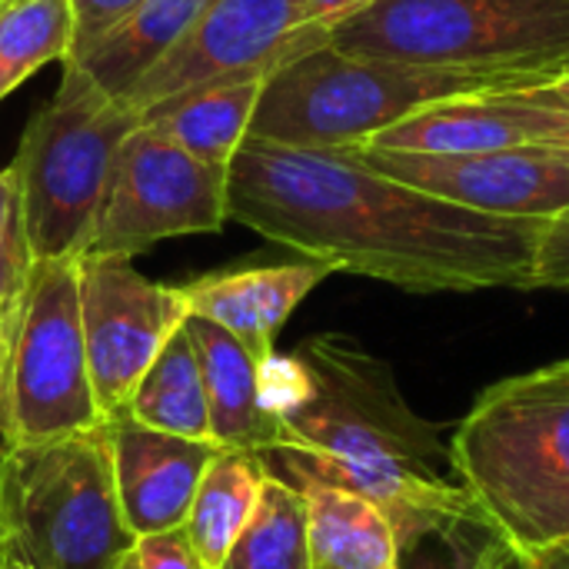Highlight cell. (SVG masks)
I'll list each match as a JSON object with an SVG mask.
<instances>
[{"label":"cell","mask_w":569,"mask_h":569,"mask_svg":"<svg viewBox=\"0 0 569 569\" xmlns=\"http://www.w3.org/2000/svg\"><path fill=\"white\" fill-rule=\"evenodd\" d=\"M497 569H533V560H530V553H520L517 547L500 560V567Z\"/></svg>","instance_id":"d6a6232c"},{"label":"cell","mask_w":569,"mask_h":569,"mask_svg":"<svg viewBox=\"0 0 569 569\" xmlns=\"http://www.w3.org/2000/svg\"><path fill=\"white\" fill-rule=\"evenodd\" d=\"M530 560H533V557H530ZM533 569H537V563H533Z\"/></svg>","instance_id":"f35d334b"},{"label":"cell","mask_w":569,"mask_h":569,"mask_svg":"<svg viewBox=\"0 0 569 569\" xmlns=\"http://www.w3.org/2000/svg\"><path fill=\"white\" fill-rule=\"evenodd\" d=\"M0 450H3V443H0Z\"/></svg>","instance_id":"ab89813d"},{"label":"cell","mask_w":569,"mask_h":569,"mask_svg":"<svg viewBox=\"0 0 569 569\" xmlns=\"http://www.w3.org/2000/svg\"><path fill=\"white\" fill-rule=\"evenodd\" d=\"M547 83L537 77L423 67L363 53H343L330 43L280 63L260 93L250 137L343 150L363 147L370 137L407 120L410 113L480 90Z\"/></svg>","instance_id":"277c9868"},{"label":"cell","mask_w":569,"mask_h":569,"mask_svg":"<svg viewBox=\"0 0 569 569\" xmlns=\"http://www.w3.org/2000/svg\"><path fill=\"white\" fill-rule=\"evenodd\" d=\"M457 480L520 553L569 547V360L487 387L450 437Z\"/></svg>","instance_id":"3957f363"},{"label":"cell","mask_w":569,"mask_h":569,"mask_svg":"<svg viewBox=\"0 0 569 569\" xmlns=\"http://www.w3.org/2000/svg\"><path fill=\"white\" fill-rule=\"evenodd\" d=\"M537 569H569V550H547L533 557Z\"/></svg>","instance_id":"1f68e13d"},{"label":"cell","mask_w":569,"mask_h":569,"mask_svg":"<svg viewBox=\"0 0 569 569\" xmlns=\"http://www.w3.org/2000/svg\"><path fill=\"white\" fill-rule=\"evenodd\" d=\"M533 93L547 103H557V107H567L569 110V70L547 80V83H533Z\"/></svg>","instance_id":"4dcf8cb0"},{"label":"cell","mask_w":569,"mask_h":569,"mask_svg":"<svg viewBox=\"0 0 569 569\" xmlns=\"http://www.w3.org/2000/svg\"><path fill=\"white\" fill-rule=\"evenodd\" d=\"M337 273L327 260L300 257L270 267H237L180 283L193 317L223 327L260 367L277 353V337L293 310Z\"/></svg>","instance_id":"9a60e30c"},{"label":"cell","mask_w":569,"mask_h":569,"mask_svg":"<svg viewBox=\"0 0 569 569\" xmlns=\"http://www.w3.org/2000/svg\"><path fill=\"white\" fill-rule=\"evenodd\" d=\"M143 0H70V10H73V40H70L67 63H80Z\"/></svg>","instance_id":"484cf974"},{"label":"cell","mask_w":569,"mask_h":569,"mask_svg":"<svg viewBox=\"0 0 569 569\" xmlns=\"http://www.w3.org/2000/svg\"><path fill=\"white\" fill-rule=\"evenodd\" d=\"M117 569H137V557L130 553V557H127V560H123V563H120V567H117Z\"/></svg>","instance_id":"e575fe53"},{"label":"cell","mask_w":569,"mask_h":569,"mask_svg":"<svg viewBox=\"0 0 569 569\" xmlns=\"http://www.w3.org/2000/svg\"><path fill=\"white\" fill-rule=\"evenodd\" d=\"M187 333L203 370L210 433L223 450H277L283 447V423L263 397L260 363L217 323L193 317Z\"/></svg>","instance_id":"2e32d148"},{"label":"cell","mask_w":569,"mask_h":569,"mask_svg":"<svg viewBox=\"0 0 569 569\" xmlns=\"http://www.w3.org/2000/svg\"><path fill=\"white\" fill-rule=\"evenodd\" d=\"M220 569H313L303 493L270 473L260 503Z\"/></svg>","instance_id":"603a6c76"},{"label":"cell","mask_w":569,"mask_h":569,"mask_svg":"<svg viewBox=\"0 0 569 569\" xmlns=\"http://www.w3.org/2000/svg\"><path fill=\"white\" fill-rule=\"evenodd\" d=\"M140 113L110 97L80 63H63L57 93L30 117L10 180L30 260L83 257L120 143Z\"/></svg>","instance_id":"8992f818"},{"label":"cell","mask_w":569,"mask_h":569,"mask_svg":"<svg viewBox=\"0 0 569 569\" xmlns=\"http://www.w3.org/2000/svg\"><path fill=\"white\" fill-rule=\"evenodd\" d=\"M73 40L70 0L0 3V103L47 63H67Z\"/></svg>","instance_id":"cb8c5ba5"},{"label":"cell","mask_w":569,"mask_h":569,"mask_svg":"<svg viewBox=\"0 0 569 569\" xmlns=\"http://www.w3.org/2000/svg\"><path fill=\"white\" fill-rule=\"evenodd\" d=\"M377 0H300V23H297V40L307 50L323 47L330 33L347 23L350 17L363 13Z\"/></svg>","instance_id":"83f0119b"},{"label":"cell","mask_w":569,"mask_h":569,"mask_svg":"<svg viewBox=\"0 0 569 569\" xmlns=\"http://www.w3.org/2000/svg\"><path fill=\"white\" fill-rule=\"evenodd\" d=\"M390 527L393 569H497L513 550L480 507H403Z\"/></svg>","instance_id":"ac0fdd59"},{"label":"cell","mask_w":569,"mask_h":569,"mask_svg":"<svg viewBox=\"0 0 569 569\" xmlns=\"http://www.w3.org/2000/svg\"><path fill=\"white\" fill-rule=\"evenodd\" d=\"M283 447L270 467L357 490L390 517L403 507H480L453 473L443 427L423 420L393 367L347 333H317L270 370Z\"/></svg>","instance_id":"7a4b0ae2"},{"label":"cell","mask_w":569,"mask_h":569,"mask_svg":"<svg viewBox=\"0 0 569 569\" xmlns=\"http://www.w3.org/2000/svg\"><path fill=\"white\" fill-rule=\"evenodd\" d=\"M20 237V220H17V193L10 170H0V247Z\"/></svg>","instance_id":"f546056e"},{"label":"cell","mask_w":569,"mask_h":569,"mask_svg":"<svg viewBox=\"0 0 569 569\" xmlns=\"http://www.w3.org/2000/svg\"><path fill=\"white\" fill-rule=\"evenodd\" d=\"M127 417L140 427L187 437V440H213L210 433V403L203 387V370L197 360V347L183 330L160 350L143 380L137 383Z\"/></svg>","instance_id":"7402d4cb"},{"label":"cell","mask_w":569,"mask_h":569,"mask_svg":"<svg viewBox=\"0 0 569 569\" xmlns=\"http://www.w3.org/2000/svg\"><path fill=\"white\" fill-rule=\"evenodd\" d=\"M30 253L23 247V237L0 247V410H3V390H7V370H10V350L20 327L23 293L30 280Z\"/></svg>","instance_id":"d4e9b609"},{"label":"cell","mask_w":569,"mask_h":569,"mask_svg":"<svg viewBox=\"0 0 569 569\" xmlns=\"http://www.w3.org/2000/svg\"><path fill=\"white\" fill-rule=\"evenodd\" d=\"M297 23L300 0H210L190 33L130 90L127 103L147 113L217 83L270 77L303 53Z\"/></svg>","instance_id":"8fae6325"},{"label":"cell","mask_w":569,"mask_h":569,"mask_svg":"<svg viewBox=\"0 0 569 569\" xmlns=\"http://www.w3.org/2000/svg\"><path fill=\"white\" fill-rule=\"evenodd\" d=\"M569 123L567 107L547 103L530 87L480 90L430 103L407 120L370 137L363 147L397 150V153H430V157H460V153H493L513 147L547 143Z\"/></svg>","instance_id":"4fadbf2b"},{"label":"cell","mask_w":569,"mask_h":569,"mask_svg":"<svg viewBox=\"0 0 569 569\" xmlns=\"http://www.w3.org/2000/svg\"><path fill=\"white\" fill-rule=\"evenodd\" d=\"M113 440V477L127 530L140 537L167 533L187 523L197 487L223 450L213 440H187L133 423L107 420Z\"/></svg>","instance_id":"5bb4252c"},{"label":"cell","mask_w":569,"mask_h":569,"mask_svg":"<svg viewBox=\"0 0 569 569\" xmlns=\"http://www.w3.org/2000/svg\"><path fill=\"white\" fill-rule=\"evenodd\" d=\"M567 550H569V547H567Z\"/></svg>","instance_id":"60d3db41"},{"label":"cell","mask_w":569,"mask_h":569,"mask_svg":"<svg viewBox=\"0 0 569 569\" xmlns=\"http://www.w3.org/2000/svg\"><path fill=\"white\" fill-rule=\"evenodd\" d=\"M210 0H143L123 17L83 60L80 67L117 100L130 90L190 33Z\"/></svg>","instance_id":"d6986e66"},{"label":"cell","mask_w":569,"mask_h":569,"mask_svg":"<svg viewBox=\"0 0 569 569\" xmlns=\"http://www.w3.org/2000/svg\"><path fill=\"white\" fill-rule=\"evenodd\" d=\"M267 477V457L257 450H220L213 457L183 523L200 567H223L237 537L243 533L260 503Z\"/></svg>","instance_id":"ffe728a7"},{"label":"cell","mask_w":569,"mask_h":569,"mask_svg":"<svg viewBox=\"0 0 569 569\" xmlns=\"http://www.w3.org/2000/svg\"><path fill=\"white\" fill-rule=\"evenodd\" d=\"M0 569H10V560H7V553H3V547H0Z\"/></svg>","instance_id":"d590c367"},{"label":"cell","mask_w":569,"mask_h":569,"mask_svg":"<svg viewBox=\"0 0 569 569\" xmlns=\"http://www.w3.org/2000/svg\"><path fill=\"white\" fill-rule=\"evenodd\" d=\"M0 3H13V0H0Z\"/></svg>","instance_id":"74e56055"},{"label":"cell","mask_w":569,"mask_h":569,"mask_svg":"<svg viewBox=\"0 0 569 569\" xmlns=\"http://www.w3.org/2000/svg\"><path fill=\"white\" fill-rule=\"evenodd\" d=\"M543 147L557 150L560 157H567V160H569V123L563 127V130H557V133H553V137H550V140L543 143Z\"/></svg>","instance_id":"836d02e7"},{"label":"cell","mask_w":569,"mask_h":569,"mask_svg":"<svg viewBox=\"0 0 569 569\" xmlns=\"http://www.w3.org/2000/svg\"><path fill=\"white\" fill-rule=\"evenodd\" d=\"M10 569H23V567H17V563H10Z\"/></svg>","instance_id":"8d00e7d4"},{"label":"cell","mask_w":569,"mask_h":569,"mask_svg":"<svg viewBox=\"0 0 569 569\" xmlns=\"http://www.w3.org/2000/svg\"><path fill=\"white\" fill-rule=\"evenodd\" d=\"M533 290H567L569 293V207L547 220L537 247Z\"/></svg>","instance_id":"4316f807"},{"label":"cell","mask_w":569,"mask_h":569,"mask_svg":"<svg viewBox=\"0 0 569 569\" xmlns=\"http://www.w3.org/2000/svg\"><path fill=\"white\" fill-rule=\"evenodd\" d=\"M227 220V167L140 123L117 150L87 253L137 257L160 240L217 233Z\"/></svg>","instance_id":"9c48e42d"},{"label":"cell","mask_w":569,"mask_h":569,"mask_svg":"<svg viewBox=\"0 0 569 569\" xmlns=\"http://www.w3.org/2000/svg\"><path fill=\"white\" fill-rule=\"evenodd\" d=\"M227 213L337 273L407 293L533 290L550 217L480 213L373 170L353 147L247 137L227 167Z\"/></svg>","instance_id":"6da1fadb"},{"label":"cell","mask_w":569,"mask_h":569,"mask_svg":"<svg viewBox=\"0 0 569 569\" xmlns=\"http://www.w3.org/2000/svg\"><path fill=\"white\" fill-rule=\"evenodd\" d=\"M327 43L423 67L553 80L569 70V0H377Z\"/></svg>","instance_id":"52a82bcc"},{"label":"cell","mask_w":569,"mask_h":569,"mask_svg":"<svg viewBox=\"0 0 569 569\" xmlns=\"http://www.w3.org/2000/svg\"><path fill=\"white\" fill-rule=\"evenodd\" d=\"M133 557H137V569H203L183 527L140 537L133 547Z\"/></svg>","instance_id":"f1b7e54d"},{"label":"cell","mask_w":569,"mask_h":569,"mask_svg":"<svg viewBox=\"0 0 569 569\" xmlns=\"http://www.w3.org/2000/svg\"><path fill=\"white\" fill-rule=\"evenodd\" d=\"M107 423L100 417L80 313V257L33 260L10 350L0 443H43Z\"/></svg>","instance_id":"ba28073f"},{"label":"cell","mask_w":569,"mask_h":569,"mask_svg":"<svg viewBox=\"0 0 569 569\" xmlns=\"http://www.w3.org/2000/svg\"><path fill=\"white\" fill-rule=\"evenodd\" d=\"M263 83L267 77L217 83L140 113V123L160 130L163 137H170L207 163L230 167L233 153L250 137Z\"/></svg>","instance_id":"44dd1931"},{"label":"cell","mask_w":569,"mask_h":569,"mask_svg":"<svg viewBox=\"0 0 569 569\" xmlns=\"http://www.w3.org/2000/svg\"><path fill=\"white\" fill-rule=\"evenodd\" d=\"M270 473L293 483L307 500L313 569H393L397 540L380 503L303 470L270 467Z\"/></svg>","instance_id":"e0dca14e"},{"label":"cell","mask_w":569,"mask_h":569,"mask_svg":"<svg viewBox=\"0 0 569 569\" xmlns=\"http://www.w3.org/2000/svg\"><path fill=\"white\" fill-rule=\"evenodd\" d=\"M130 260L113 253L80 257L83 340L103 420L127 417L137 383L190 320L183 290L147 280Z\"/></svg>","instance_id":"30bf717a"},{"label":"cell","mask_w":569,"mask_h":569,"mask_svg":"<svg viewBox=\"0 0 569 569\" xmlns=\"http://www.w3.org/2000/svg\"><path fill=\"white\" fill-rule=\"evenodd\" d=\"M353 150L373 170L480 213L557 217L569 207V160L543 143L460 157L397 153L373 147Z\"/></svg>","instance_id":"7c38bea8"},{"label":"cell","mask_w":569,"mask_h":569,"mask_svg":"<svg viewBox=\"0 0 569 569\" xmlns=\"http://www.w3.org/2000/svg\"><path fill=\"white\" fill-rule=\"evenodd\" d=\"M0 547L23 569H117L133 553L110 423L0 450Z\"/></svg>","instance_id":"5b68a950"}]
</instances>
